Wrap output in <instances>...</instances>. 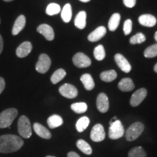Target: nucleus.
<instances>
[{"mask_svg": "<svg viewBox=\"0 0 157 157\" xmlns=\"http://www.w3.org/2000/svg\"><path fill=\"white\" fill-rule=\"evenodd\" d=\"M32 50V44L30 42H24L16 49V55L18 58H23L29 56Z\"/></svg>", "mask_w": 157, "mask_h": 157, "instance_id": "nucleus-14", "label": "nucleus"}, {"mask_svg": "<svg viewBox=\"0 0 157 157\" xmlns=\"http://www.w3.org/2000/svg\"><path fill=\"white\" fill-rule=\"evenodd\" d=\"M124 5L129 8H132L136 5V0H123Z\"/></svg>", "mask_w": 157, "mask_h": 157, "instance_id": "nucleus-36", "label": "nucleus"}, {"mask_svg": "<svg viewBox=\"0 0 157 157\" xmlns=\"http://www.w3.org/2000/svg\"><path fill=\"white\" fill-rule=\"evenodd\" d=\"M61 10L60 6L56 3H50L46 8V13L48 15H55L58 14Z\"/></svg>", "mask_w": 157, "mask_h": 157, "instance_id": "nucleus-32", "label": "nucleus"}, {"mask_svg": "<svg viewBox=\"0 0 157 157\" xmlns=\"http://www.w3.org/2000/svg\"><path fill=\"white\" fill-rule=\"evenodd\" d=\"M154 71L156 72V73H157V63L154 66Z\"/></svg>", "mask_w": 157, "mask_h": 157, "instance_id": "nucleus-40", "label": "nucleus"}, {"mask_svg": "<svg viewBox=\"0 0 157 157\" xmlns=\"http://www.w3.org/2000/svg\"><path fill=\"white\" fill-rule=\"evenodd\" d=\"M37 31L42 36L47 40L48 41H52L55 38V33L54 30L50 25L48 24H41L37 27Z\"/></svg>", "mask_w": 157, "mask_h": 157, "instance_id": "nucleus-13", "label": "nucleus"}, {"mask_svg": "<svg viewBox=\"0 0 157 157\" xmlns=\"http://www.w3.org/2000/svg\"><path fill=\"white\" fill-rule=\"evenodd\" d=\"M80 80L83 84L84 88L87 90H92L95 87V82L90 74H84L80 77Z\"/></svg>", "mask_w": 157, "mask_h": 157, "instance_id": "nucleus-22", "label": "nucleus"}, {"mask_svg": "<svg viewBox=\"0 0 157 157\" xmlns=\"http://www.w3.org/2000/svg\"><path fill=\"white\" fill-rule=\"evenodd\" d=\"M23 139L15 135L0 136V153L9 154L18 151L23 146Z\"/></svg>", "mask_w": 157, "mask_h": 157, "instance_id": "nucleus-1", "label": "nucleus"}, {"mask_svg": "<svg viewBox=\"0 0 157 157\" xmlns=\"http://www.w3.org/2000/svg\"><path fill=\"white\" fill-rule=\"evenodd\" d=\"M154 39H155V40H156L157 42V31L156 33H155V34H154Z\"/></svg>", "mask_w": 157, "mask_h": 157, "instance_id": "nucleus-42", "label": "nucleus"}, {"mask_svg": "<svg viewBox=\"0 0 157 157\" xmlns=\"http://www.w3.org/2000/svg\"><path fill=\"white\" fill-rule=\"evenodd\" d=\"M3 1L7 2H12V1H13V0H3Z\"/></svg>", "mask_w": 157, "mask_h": 157, "instance_id": "nucleus-43", "label": "nucleus"}, {"mask_svg": "<svg viewBox=\"0 0 157 157\" xmlns=\"http://www.w3.org/2000/svg\"><path fill=\"white\" fill-rule=\"evenodd\" d=\"M3 46H4V42H3V39L1 35H0V54L2 53L3 50Z\"/></svg>", "mask_w": 157, "mask_h": 157, "instance_id": "nucleus-39", "label": "nucleus"}, {"mask_svg": "<svg viewBox=\"0 0 157 157\" xmlns=\"http://www.w3.org/2000/svg\"><path fill=\"white\" fill-rule=\"evenodd\" d=\"M47 122H48V124L50 128L55 129L61 126L63 123V120L62 117H60V116L54 114L50 116V117L48 118Z\"/></svg>", "mask_w": 157, "mask_h": 157, "instance_id": "nucleus-21", "label": "nucleus"}, {"mask_svg": "<svg viewBox=\"0 0 157 157\" xmlns=\"http://www.w3.org/2000/svg\"><path fill=\"white\" fill-rule=\"evenodd\" d=\"M73 63L78 68H87L91 65L90 58L82 52H77L73 57Z\"/></svg>", "mask_w": 157, "mask_h": 157, "instance_id": "nucleus-7", "label": "nucleus"}, {"mask_svg": "<svg viewBox=\"0 0 157 157\" xmlns=\"http://www.w3.org/2000/svg\"><path fill=\"white\" fill-rule=\"evenodd\" d=\"M138 22L140 25L145 27H154L156 24V18L154 15L144 14L138 17Z\"/></svg>", "mask_w": 157, "mask_h": 157, "instance_id": "nucleus-16", "label": "nucleus"}, {"mask_svg": "<svg viewBox=\"0 0 157 157\" xmlns=\"http://www.w3.org/2000/svg\"><path fill=\"white\" fill-rule=\"evenodd\" d=\"M93 55L95 58L97 60H103L105 57V49H104V47L102 44L98 45L96 48L94 49Z\"/></svg>", "mask_w": 157, "mask_h": 157, "instance_id": "nucleus-31", "label": "nucleus"}, {"mask_svg": "<svg viewBox=\"0 0 157 157\" xmlns=\"http://www.w3.org/2000/svg\"><path fill=\"white\" fill-rule=\"evenodd\" d=\"M72 17V8L70 4H66L61 10V18L63 22L69 23Z\"/></svg>", "mask_w": 157, "mask_h": 157, "instance_id": "nucleus-23", "label": "nucleus"}, {"mask_svg": "<svg viewBox=\"0 0 157 157\" xmlns=\"http://www.w3.org/2000/svg\"><path fill=\"white\" fill-rule=\"evenodd\" d=\"M59 93L63 97L73 99L78 95V90L74 85L70 84H64L59 88Z\"/></svg>", "mask_w": 157, "mask_h": 157, "instance_id": "nucleus-8", "label": "nucleus"}, {"mask_svg": "<svg viewBox=\"0 0 157 157\" xmlns=\"http://www.w3.org/2000/svg\"><path fill=\"white\" fill-rule=\"evenodd\" d=\"M146 39V36L143 33H137V34L131 37L130 39H129V43L131 44H141V43L144 42Z\"/></svg>", "mask_w": 157, "mask_h": 157, "instance_id": "nucleus-34", "label": "nucleus"}, {"mask_svg": "<svg viewBox=\"0 0 157 157\" xmlns=\"http://www.w3.org/2000/svg\"><path fill=\"white\" fill-rule=\"evenodd\" d=\"M18 111L16 109H7L0 113V128H7L10 127L12 123L17 117Z\"/></svg>", "mask_w": 157, "mask_h": 157, "instance_id": "nucleus-2", "label": "nucleus"}, {"mask_svg": "<svg viewBox=\"0 0 157 157\" xmlns=\"http://www.w3.org/2000/svg\"><path fill=\"white\" fill-rule=\"evenodd\" d=\"M90 119L87 117H83L80 118L76 123V130L78 132H82L87 128L90 124Z\"/></svg>", "mask_w": 157, "mask_h": 157, "instance_id": "nucleus-26", "label": "nucleus"}, {"mask_svg": "<svg viewBox=\"0 0 157 157\" xmlns=\"http://www.w3.org/2000/svg\"><path fill=\"white\" fill-rule=\"evenodd\" d=\"M106 34V29L104 26L98 27L95 30L90 33L88 36V40L91 42H95L99 41Z\"/></svg>", "mask_w": 157, "mask_h": 157, "instance_id": "nucleus-15", "label": "nucleus"}, {"mask_svg": "<svg viewBox=\"0 0 157 157\" xmlns=\"http://www.w3.org/2000/svg\"><path fill=\"white\" fill-rule=\"evenodd\" d=\"M25 22H26V19H25V17L23 15H21L17 17V19L15 20L14 25H13V30H12V34L13 36L18 34L24 29Z\"/></svg>", "mask_w": 157, "mask_h": 157, "instance_id": "nucleus-17", "label": "nucleus"}, {"mask_svg": "<svg viewBox=\"0 0 157 157\" xmlns=\"http://www.w3.org/2000/svg\"><path fill=\"white\" fill-rule=\"evenodd\" d=\"M118 87L122 92H129L134 90V82L130 78H123L118 84Z\"/></svg>", "mask_w": 157, "mask_h": 157, "instance_id": "nucleus-19", "label": "nucleus"}, {"mask_svg": "<svg viewBox=\"0 0 157 157\" xmlns=\"http://www.w3.org/2000/svg\"><path fill=\"white\" fill-rule=\"evenodd\" d=\"M105 133L104 127L101 124H97L92 129L90 138L94 142H101L105 139Z\"/></svg>", "mask_w": 157, "mask_h": 157, "instance_id": "nucleus-9", "label": "nucleus"}, {"mask_svg": "<svg viewBox=\"0 0 157 157\" xmlns=\"http://www.w3.org/2000/svg\"><path fill=\"white\" fill-rule=\"evenodd\" d=\"M144 56L147 58H152L157 56V44L149 46L144 51Z\"/></svg>", "mask_w": 157, "mask_h": 157, "instance_id": "nucleus-33", "label": "nucleus"}, {"mask_svg": "<svg viewBox=\"0 0 157 157\" xmlns=\"http://www.w3.org/2000/svg\"><path fill=\"white\" fill-rule=\"evenodd\" d=\"M147 94H148V92L145 88H140V89L136 90L131 97L130 101H129L130 105L133 107H136L139 105L146 98Z\"/></svg>", "mask_w": 157, "mask_h": 157, "instance_id": "nucleus-10", "label": "nucleus"}, {"mask_svg": "<svg viewBox=\"0 0 157 157\" xmlns=\"http://www.w3.org/2000/svg\"><path fill=\"white\" fill-rule=\"evenodd\" d=\"M34 130L39 137L44 139H50L52 137V135L50 131L48 130L46 127L43 126L39 123H34V126H33Z\"/></svg>", "mask_w": 157, "mask_h": 157, "instance_id": "nucleus-18", "label": "nucleus"}, {"mask_svg": "<svg viewBox=\"0 0 157 157\" xmlns=\"http://www.w3.org/2000/svg\"><path fill=\"white\" fill-rule=\"evenodd\" d=\"M128 157H147V154L142 147L137 146L129 151Z\"/></svg>", "mask_w": 157, "mask_h": 157, "instance_id": "nucleus-29", "label": "nucleus"}, {"mask_svg": "<svg viewBox=\"0 0 157 157\" xmlns=\"http://www.w3.org/2000/svg\"><path fill=\"white\" fill-rule=\"evenodd\" d=\"M5 88V81L2 77H0V94L2 93Z\"/></svg>", "mask_w": 157, "mask_h": 157, "instance_id": "nucleus-37", "label": "nucleus"}, {"mask_svg": "<svg viewBox=\"0 0 157 157\" xmlns=\"http://www.w3.org/2000/svg\"><path fill=\"white\" fill-rule=\"evenodd\" d=\"M132 29V21L130 19H127L124 21L123 25V31L125 35H129Z\"/></svg>", "mask_w": 157, "mask_h": 157, "instance_id": "nucleus-35", "label": "nucleus"}, {"mask_svg": "<svg viewBox=\"0 0 157 157\" xmlns=\"http://www.w3.org/2000/svg\"><path fill=\"white\" fill-rule=\"evenodd\" d=\"M124 134V128L120 120L117 119L110 125L109 131V137L110 139L117 140L121 138Z\"/></svg>", "mask_w": 157, "mask_h": 157, "instance_id": "nucleus-5", "label": "nucleus"}, {"mask_svg": "<svg viewBox=\"0 0 157 157\" xmlns=\"http://www.w3.org/2000/svg\"><path fill=\"white\" fill-rule=\"evenodd\" d=\"M46 157H56V156H46Z\"/></svg>", "mask_w": 157, "mask_h": 157, "instance_id": "nucleus-44", "label": "nucleus"}, {"mask_svg": "<svg viewBox=\"0 0 157 157\" xmlns=\"http://www.w3.org/2000/svg\"><path fill=\"white\" fill-rule=\"evenodd\" d=\"M79 1L82 2H84V3H86V2H89L90 1V0H79Z\"/></svg>", "mask_w": 157, "mask_h": 157, "instance_id": "nucleus-41", "label": "nucleus"}, {"mask_svg": "<svg viewBox=\"0 0 157 157\" xmlns=\"http://www.w3.org/2000/svg\"><path fill=\"white\" fill-rule=\"evenodd\" d=\"M17 129L20 135L23 138H29L32 135L31 122L29 118L23 115L19 118L17 122Z\"/></svg>", "mask_w": 157, "mask_h": 157, "instance_id": "nucleus-3", "label": "nucleus"}, {"mask_svg": "<svg viewBox=\"0 0 157 157\" xmlns=\"http://www.w3.org/2000/svg\"><path fill=\"white\" fill-rule=\"evenodd\" d=\"M51 66V59L48 55L41 54L39 57L38 62L36 64V71L40 74H45L48 71Z\"/></svg>", "mask_w": 157, "mask_h": 157, "instance_id": "nucleus-6", "label": "nucleus"}, {"mask_svg": "<svg viewBox=\"0 0 157 157\" xmlns=\"http://www.w3.org/2000/svg\"><path fill=\"white\" fill-rule=\"evenodd\" d=\"M114 60L119 68L122 71L125 72V73H129L131 69H132V67H131V65L129 63V62L121 54H116L114 56Z\"/></svg>", "mask_w": 157, "mask_h": 157, "instance_id": "nucleus-12", "label": "nucleus"}, {"mask_svg": "<svg viewBox=\"0 0 157 157\" xmlns=\"http://www.w3.org/2000/svg\"><path fill=\"white\" fill-rule=\"evenodd\" d=\"M144 130V125L143 123L137 122L133 123L131 124L125 133V137L128 141H133L138 137L142 134Z\"/></svg>", "mask_w": 157, "mask_h": 157, "instance_id": "nucleus-4", "label": "nucleus"}, {"mask_svg": "<svg viewBox=\"0 0 157 157\" xmlns=\"http://www.w3.org/2000/svg\"><path fill=\"white\" fill-rule=\"evenodd\" d=\"M66 76V71L63 68H59V69L56 70V71L54 72V74H52V76H51L50 80L52 84H56L58 83L59 82H60L63 78L65 76Z\"/></svg>", "mask_w": 157, "mask_h": 157, "instance_id": "nucleus-28", "label": "nucleus"}, {"mask_svg": "<svg viewBox=\"0 0 157 157\" xmlns=\"http://www.w3.org/2000/svg\"><path fill=\"white\" fill-rule=\"evenodd\" d=\"M74 25L76 28L84 29L87 25V13L85 11H80L74 19Z\"/></svg>", "mask_w": 157, "mask_h": 157, "instance_id": "nucleus-20", "label": "nucleus"}, {"mask_svg": "<svg viewBox=\"0 0 157 157\" xmlns=\"http://www.w3.org/2000/svg\"><path fill=\"white\" fill-rule=\"evenodd\" d=\"M76 146L82 152L87 155H91L93 153V149H92L91 146L85 140H82V139H80L76 142Z\"/></svg>", "mask_w": 157, "mask_h": 157, "instance_id": "nucleus-27", "label": "nucleus"}, {"mask_svg": "<svg viewBox=\"0 0 157 157\" xmlns=\"http://www.w3.org/2000/svg\"><path fill=\"white\" fill-rule=\"evenodd\" d=\"M0 23H1V20H0Z\"/></svg>", "mask_w": 157, "mask_h": 157, "instance_id": "nucleus-45", "label": "nucleus"}, {"mask_svg": "<svg viewBox=\"0 0 157 157\" xmlns=\"http://www.w3.org/2000/svg\"><path fill=\"white\" fill-rule=\"evenodd\" d=\"M101 79L102 81L105 82H111L116 79L117 77V74L114 70H109L105 71L102 72L100 75Z\"/></svg>", "mask_w": 157, "mask_h": 157, "instance_id": "nucleus-25", "label": "nucleus"}, {"mask_svg": "<svg viewBox=\"0 0 157 157\" xmlns=\"http://www.w3.org/2000/svg\"><path fill=\"white\" fill-rule=\"evenodd\" d=\"M96 105L100 112L106 113L109 109V101L108 96L105 93H101L98 95L96 100Z\"/></svg>", "mask_w": 157, "mask_h": 157, "instance_id": "nucleus-11", "label": "nucleus"}, {"mask_svg": "<svg viewBox=\"0 0 157 157\" xmlns=\"http://www.w3.org/2000/svg\"><path fill=\"white\" fill-rule=\"evenodd\" d=\"M121 15L119 13H114L111 15L109 21V29L111 31H114L117 29L120 23Z\"/></svg>", "mask_w": 157, "mask_h": 157, "instance_id": "nucleus-24", "label": "nucleus"}, {"mask_svg": "<svg viewBox=\"0 0 157 157\" xmlns=\"http://www.w3.org/2000/svg\"><path fill=\"white\" fill-rule=\"evenodd\" d=\"M71 109L72 111H74L76 113H83L87 111V103H84V102L75 103L71 104Z\"/></svg>", "mask_w": 157, "mask_h": 157, "instance_id": "nucleus-30", "label": "nucleus"}, {"mask_svg": "<svg viewBox=\"0 0 157 157\" xmlns=\"http://www.w3.org/2000/svg\"><path fill=\"white\" fill-rule=\"evenodd\" d=\"M67 157H80V156H79V155H78V154H76V152L71 151V152L68 153Z\"/></svg>", "mask_w": 157, "mask_h": 157, "instance_id": "nucleus-38", "label": "nucleus"}]
</instances>
